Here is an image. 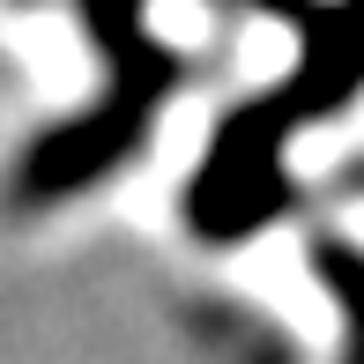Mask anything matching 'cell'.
Masks as SVG:
<instances>
[{"label": "cell", "instance_id": "6da1fadb", "mask_svg": "<svg viewBox=\"0 0 364 364\" xmlns=\"http://www.w3.org/2000/svg\"><path fill=\"white\" fill-rule=\"evenodd\" d=\"M290 105H335V97H350L364 82V8H342V15H320L305 38V68H297Z\"/></svg>", "mask_w": 364, "mask_h": 364}, {"label": "cell", "instance_id": "7a4b0ae2", "mask_svg": "<svg viewBox=\"0 0 364 364\" xmlns=\"http://www.w3.org/2000/svg\"><path fill=\"white\" fill-rule=\"evenodd\" d=\"M275 8H283V0H275Z\"/></svg>", "mask_w": 364, "mask_h": 364}]
</instances>
